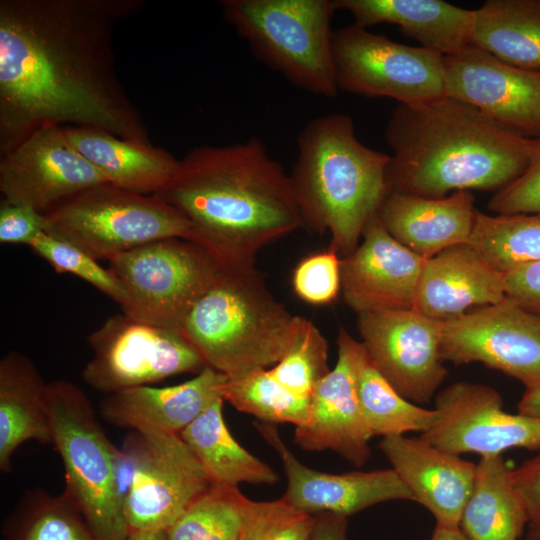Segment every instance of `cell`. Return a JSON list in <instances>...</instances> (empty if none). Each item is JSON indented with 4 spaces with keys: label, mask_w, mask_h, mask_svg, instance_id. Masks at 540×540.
Here are the masks:
<instances>
[{
    "label": "cell",
    "mask_w": 540,
    "mask_h": 540,
    "mask_svg": "<svg viewBox=\"0 0 540 540\" xmlns=\"http://www.w3.org/2000/svg\"><path fill=\"white\" fill-rule=\"evenodd\" d=\"M143 6V0L0 1V155L49 125L151 142L113 52L117 24Z\"/></svg>",
    "instance_id": "obj_1"
},
{
    "label": "cell",
    "mask_w": 540,
    "mask_h": 540,
    "mask_svg": "<svg viewBox=\"0 0 540 540\" xmlns=\"http://www.w3.org/2000/svg\"><path fill=\"white\" fill-rule=\"evenodd\" d=\"M157 194L224 268L255 266L261 248L303 227L289 175L257 138L193 148Z\"/></svg>",
    "instance_id": "obj_2"
},
{
    "label": "cell",
    "mask_w": 540,
    "mask_h": 540,
    "mask_svg": "<svg viewBox=\"0 0 540 540\" xmlns=\"http://www.w3.org/2000/svg\"><path fill=\"white\" fill-rule=\"evenodd\" d=\"M384 137L393 151L388 193L442 198L461 190H501L525 171L529 159L530 138L448 96L398 103Z\"/></svg>",
    "instance_id": "obj_3"
},
{
    "label": "cell",
    "mask_w": 540,
    "mask_h": 540,
    "mask_svg": "<svg viewBox=\"0 0 540 540\" xmlns=\"http://www.w3.org/2000/svg\"><path fill=\"white\" fill-rule=\"evenodd\" d=\"M297 148L289 178L303 227L329 232V250L348 256L388 194L390 155L362 144L351 117L340 113L310 120Z\"/></svg>",
    "instance_id": "obj_4"
},
{
    "label": "cell",
    "mask_w": 540,
    "mask_h": 540,
    "mask_svg": "<svg viewBox=\"0 0 540 540\" xmlns=\"http://www.w3.org/2000/svg\"><path fill=\"white\" fill-rule=\"evenodd\" d=\"M296 318L274 298L255 266L222 267L179 329L206 367L234 379L277 364L291 343Z\"/></svg>",
    "instance_id": "obj_5"
},
{
    "label": "cell",
    "mask_w": 540,
    "mask_h": 540,
    "mask_svg": "<svg viewBox=\"0 0 540 540\" xmlns=\"http://www.w3.org/2000/svg\"><path fill=\"white\" fill-rule=\"evenodd\" d=\"M223 17L252 53L292 85L337 94L331 19L334 0H222Z\"/></svg>",
    "instance_id": "obj_6"
},
{
    "label": "cell",
    "mask_w": 540,
    "mask_h": 540,
    "mask_svg": "<svg viewBox=\"0 0 540 540\" xmlns=\"http://www.w3.org/2000/svg\"><path fill=\"white\" fill-rule=\"evenodd\" d=\"M52 444L65 470L63 491L99 540H126L130 530L117 482L120 449L99 424L83 390L70 381L48 383Z\"/></svg>",
    "instance_id": "obj_7"
},
{
    "label": "cell",
    "mask_w": 540,
    "mask_h": 540,
    "mask_svg": "<svg viewBox=\"0 0 540 540\" xmlns=\"http://www.w3.org/2000/svg\"><path fill=\"white\" fill-rule=\"evenodd\" d=\"M44 216L46 233L95 260H110L161 239L191 237L188 221L158 194H139L112 183L86 188Z\"/></svg>",
    "instance_id": "obj_8"
},
{
    "label": "cell",
    "mask_w": 540,
    "mask_h": 540,
    "mask_svg": "<svg viewBox=\"0 0 540 540\" xmlns=\"http://www.w3.org/2000/svg\"><path fill=\"white\" fill-rule=\"evenodd\" d=\"M108 261L123 292L122 313L173 328H180L222 268L202 247L182 238L153 241Z\"/></svg>",
    "instance_id": "obj_9"
},
{
    "label": "cell",
    "mask_w": 540,
    "mask_h": 540,
    "mask_svg": "<svg viewBox=\"0 0 540 540\" xmlns=\"http://www.w3.org/2000/svg\"><path fill=\"white\" fill-rule=\"evenodd\" d=\"M338 89L413 105L445 96L443 55L407 46L355 23L334 30Z\"/></svg>",
    "instance_id": "obj_10"
},
{
    "label": "cell",
    "mask_w": 540,
    "mask_h": 540,
    "mask_svg": "<svg viewBox=\"0 0 540 540\" xmlns=\"http://www.w3.org/2000/svg\"><path fill=\"white\" fill-rule=\"evenodd\" d=\"M87 341L93 357L82 378L106 394L150 386L183 373L198 374L206 367L179 328L139 321L123 313L108 318Z\"/></svg>",
    "instance_id": "obj_11"
},
{
    "label": "cell",
    "mask_w": 540,
    "mask_h": 540,
    "mask_svg": "<svg viewBox=\"0 0 540 540\" xmlns=\"http://www.w3.org/2000/svg\"><path fill=\"white\" fill-rule=\"evenodd\" d=\"M123 449L133 471L123 501L130 531H166L211 485L180 434L134 430Z\"/></svg>",
    "instance_id": "obj_12"
},
{
    "label": "cell",
    "mask_w": 540,
    "mask_h": 540,
    "mask_svg": "<svg viewBox=\"0 0 540 540\" xmlns=\"http://www.w3.org/2000/svg\"><path fill=\"white\" fill-rule=\"evenodd\" d=\"M440 353L455 365L479 362L540 389V316L510 298L439 320Z\"/></svg>",
    "instance_id": "obj_13"
},
{
    "label": "cell",
    "mask_w": 540,
    "mask_h": 540,
    "mask_svg": "<svg viewBox=\"0 0 540 540\" xmlns=\"http://www.w3.org/2000/svg\"><path fill=\"white\" fill-rule=\"evenodd\" d=\"M437 423L420 435L430 444L460 455L500 456L508 449H540V417L508 413L492 387L455 382L435 398Z\"/></svg>",
    "instance_id": "obj_14"
},
{
    "label": "cell",
    "mask_w": 540,
    "mask_h": 540,
    "mask_svg": "<svg viewBox=\"0 0 540 540\" xmlns=\"http://www.w3.org/2000/svg\"><path fill=\"white\" fill-rule=\"evenodd\" d=\"M357 327L371 363L407 400L430 402L446 378L439 320L415 309L359 313Z\"/></svg>",
    "instance_id": "obj_15"
},
{
    "label": "cell",
    "mask_w": 540,
    "mask_h": 540,
    "mask_svg": "<svg viewBox=\"0 0 540 540\" xmlns=\"http://www.w3.org/2000/svg\"><path fill=\"white\" fill-rule=\"evenodd\" d=\"M104 183L110 182L73 147L62 126L42 127L0 155L2 201L43 214L70 196Z\"/></svg>",
    "instance_id": "obj_16"
},
{
    "label": "cell",
    "mask_w": 540,
    "mask_h": 540,
    "mask_svg": "<svg viewBox=\"0 0 540 540\" xmlns=\"http://www.w3.org/2000/svg\"><path fill=\"white\" fill-rule=\"evenodd\" d=\"M445 96L527 138L540 136V72L509 65L472 44L443 57Z\"/></svg>",
    "instance_id": "obj_17"
},
{
    "label": "cell",
    "mask_w": 540,
    "mask_h": 540,
    "mask_svg": "<svg viewBox=\"0 0 540 540\" xmlns=\"http://www.w3.org/2000/svg\"><path fill=\"white\" fill-rule=\"evenodd\" d=\"M337 346L336 365L315 387L308 422L296 427L294 440L304 450H333L361 467L370 457L372 438L358 399V377L366 352L342 327Z\"/></svg>",
    "instance_id": "obj_18"
},
{
    "label": "cell",
    "mask_w": 540,
    "mask_h": 540,
    "mask_svg": "<svg viewBox=\"0 0 540 540\" xmlns=\"http://www.w3.org/2000/svg\"><path fill=\"white\" fill-rule=\"evenodd\" d=\"M362 237V243L340 259L345 303L358 314L414 309L427 259L394 239L378 212L366 223Z\"/></svg>",
    "instance_id": "obj_19"
},
{
    "label": "cell",
    "mask_w": 540,
    "mask_h": 540,
    "mask_svg": "<svg viewBox=\"0 0 540 540\" xmlns=\"http://www.w3.org/2000/svg\"><path fill=\"white\" fill-rule=\"evenodd\" d=\"M256 429L278 453L287 477L282 499L311 515L349 517L370 506L413 497L392 469L331 474L302 464L283 442L274 424L258 423Z\"/></svg>",
    "instance_id": "obj_20"
},
{
    "label": "cell",
    "mask_w": 540,
    "mask_h": 540,
    "mask_svg": "<svg viewBox=\"0 0 540 540\" xmlns=\"http://www.w3.org/2000/svg\"><path fill=\"white\" fill-rule=\"evenodd\" d=\"M379 448L410 491L413 501L434 516L436 525L459 527L474 485L477 463L440 449L421 437H384Z\"/></svg>",
    "instance_id": "obj_21"
},
{
    "label": "cell",
    "mask_w": 540,
    "mask_h": 540,
    "mask_svg": "<svg viewBox=\"0 0 540 540\" xmlns=\"http://www.w3.org/2000/svg\"><path fill=\"white\" fill-rule=\"evenodd\" d=\"M504 273L470 244L449 247L425 261L414 309L444 320L506 298Z\"/></svg>",
    "instance_id": "obj_22"
},
{
    "label": "cell",
    "mask_w": 540,
    "mask_h": 540,
    "mask_svg": "<svg viewBox=\"0 0 540 540\" xmlns=\"http://www.w3.org/2000/svg\"><path fill=\"white\" fill-rule=\"evenodd\" d=\"M227 378L205 367L181 384L140 386L107 394L99 411L104 420L115 426L180 434L212 402L223 398Z\"/></svg>",
    "instance_id": "obj_23"
},
{
    "label": "cell",
    "mask_w": 540,
    "mask_h": 540,
    "mask_svg": "<svg viewBox=\"0 0 540 540\" xmlns=\"http://www.w3.org/2000/svg\"><path fill=\"white\" fill-rule=\"evenodd\" d=\"M476 210L471 191L442 198L389 192L378 215L388 233L424 259L469 242Z\"/></svg>",
    "instance_id": "obj_24"
},
{
    "label": "cell",
    "mask_w": 540,
    "mask_h": 540,
    "mask_svg": "<svg viewBox=\"0 0 540 540\" xmlns=\"http://www.w3.org/2000/svg\"><path fill=\"white\" fill-rule=\"evenodd\" d=\"M334 4L337 10L349 11L359 26L395 24L421 47L443 56L470 44L474 10L442 0H334Z\"/></svg>",
    "instance_id": "obj_25"
},
{
    "label": "cell",
    "mask_w": 540,
    "mask_h": 540,
    "mask_svg": "<svg viewBox=\"0 0 540 540\" xmlns=\"http://www.w3.org/2000/svg\"><path fill=\"white\" fill-rule=\"evenodd\" d=\"M62 129L73 147L110 183L135 193H159L179 167L180 160L151 142L122 139L89 127L62 126Z\"/></svg>",
    "instance_id": "obj_26"
},
{
    "label": "cell",
    "mask_w": 540,
    "mask_h": 540,
    "mask_svg": "<svg viewBox=\"0 0 540 540\" xmlns=\"http://www.w3.org/2000/svg\"><path fill=\"white\" fill-rule=\"evenodd\" d=\"M47 387L34 363L18 351L0 361V470L11 469L15 450L25 441L52 443Z\"/></svg>",
    "instance_id": "obj_27"
},
{
    "label": "cell",
    "mask_w": 540,
    "mask_h": 540,
    "mask_svg": "<svg viewBox=\"0 0 540 540\" xmlns=\"http://www.w3.org/2000/svg\"><path fill=\"white\" fill-rule=\"evenodd\" d=\"M223 398L212 402L180 436L194 453L211 484H274L275 470L248 452L232 436L223 417Z\"/></svg>",
    "instance_id": "obj_28"
},
{
    "label": "cell",
    "mask_w": 540,
    "mask_h": 540,
    "mask_svg": "<svg viewBox=\"0 0 540 540\" xmlns=\"http://www.w3.org/2000/svg\"><path fill=\"white\" fill-rule=\"evenodd\" d=\"M502 455L480 457L459 528L469 540H519L528 518Z\"/></svg>",
    "instance_id": "obj_29"
},
{
    "label": "cell",
    "mask_w": 540,
    "mask_h": 540,
    "mask_svg": "<svg viewBox=\"0 0 540 540\" xmlns=\"http://www.w3.org/2000/svg\"><path fill=\"white\" fill-rule=\"evenodd\" d=\"M470 44L540 72V0H488L474 10Z\"/></svg>",
    "instance_id": "obj_30"
},
{
    "label": "cell",
    "mask_w": 540,
    "mask_h": 540,
    "mask_svg": "<svg viewBox=\"0 0 540 540\" xmlns=\"http://www.w3.org/2000/svg\"><path fill=\"white\" fill-rule=\"evenodd\" d=\"M4 540H99L63 492L34 489L22 496L3 524Z\"/></svg>",
    "instance_id": "obj_31"
},
{
    "label": "cell",
    "mask_w": 540,
    "mask_h": 540,
    "mask_svg": "<svg viewBox=\"0 0 540 540\" xmlns=\"http://www.w3.org/2000/svg\"><path fill=\"white\" fill-rule=\"evenodd\" d=\"M358 399L372 437L384 438L408 432L422 434L439 419L435 408H423L400 395L371 363L367 354L359 372Z\"/></svg>",
    "instance_id": "obj_32"
},
{
    "label": "cell",
    "mask_w": 540,
    "mask_h": 540,
    "mask_svg": "<svg viewBox=\"0 0 540 540\" xmlns=\"http://www.w3.org/2000/svg\"><path fill=\"white\" fill-rule=\"evenodd\" d=\"M502 273L540 261V216L487 215L476 212L468 242Z\"/></svg>",
    "instance_id": "obj_33"
},
{
    "label": "cell",
    "mask_w": 540,
    "mask_h": 540,
    "mask_svg": "<svg viewBox=\"0 0 540 540\" xmlns=\"http://www.w3.org/2000/svg\"><path fill=\"white\" fill-rule=\"evenodd\" d=\"M248 500L238 487L211 484L165 531L166 540H239Z\"/></svg>",
    "instance_id": "obj_34"
},
{
    "label": "cell",
    "mask_w": 540,
    "mask_h": 540,
    "mask_svg": "<svg viewBox=\"0 0 540 540\" xmlns=\"http://www.w3.org/2000/svg\"><path fill=\"white\" fill-rule=\"evenodd\" d=\"M310 398L289 391L275 378L270 368L239 378H227L223 388L224 401L257 417L262 423L274 425L304 426L309 419Z\"/></svg>",
    "instance_id": "obj_35"
},
{
    "label": "cell",
    "mask_w": 540,
    "mask_h": 540,
    "mask_svg": "<svg viewBox=\"0 0 540 540\" xmlns=\"http://www.w3.org/2000/svg\"><path fill=\"white\" fill-rule=\"evenodd\" d=\"M327 361L326 339L311 321L297 316L291 343L270 370L289 391L310 398L317 384L330 371Z\"/></svg>",
    "instance_id": "obj_36"
},
{
    "label": "cell",
    "mask_w": 540,
    "mask_h": 540,
    "mask_svg": "<svg viewBox=\"0 0 540 540\" xmlns=\"http://www.w3.org/2000/svg\"><path fill=\"white\" fill-rule=\"evenodd\" d=\"M316 516L294 508L282 498L248 500L239 540H310Z\"/></svg>",
    "instance_id": "obj_37"
},
{
    "label": "cell",
    "mask_w": 540,
    "mask_h": 540,
    "mask_svg": "<svg viewBox=\"0 0 540 540\" xmlns=\"http://www.w3.org/2000/svg\"><path fill=\"white\" fill-rule=\"evenodd\" d=\"M29 247L47 261L56 272L73 274L101 291L117 304L123 300L120 284L112 273L77 246L46 232L33 240Z\"/></svg>",
    "instance_id": "obj_38"
},
{
    "label": "cell",
    "mask_w": 540,
    "mask_h": 540,
    "mask_svg": "<svg viewBox=\"0 0 540 540\" xmlns=\"http://www.w3.org/2000/svg\"><path fill=\"white\" fill-rule=\"evenodd\" d=\"M340 259L329 249L303 259L293 274L296 294L311 304L333 301L341 291Z\"/></svg>",
    "instance_id": "obj_39"
},
{
    "label": "cell",
    "mask_w": 540,
    "mask_h": 540,
    "mask_svg": "<svg viewBox=\"0 0 540 540\" xmlns=\"http://www.w3.org/2000/svg\"><path fill=\"white\" fill-rule=\"evenodd\" d=\"M488 207L497 215L540 216V136L530 138L529 159L525 171L499 190L490 200Z\"/></svg>",
    "instance_id": "obj_40"
},
{
    "label": "cell",
    "mask_w": 540,
    "mask_h": 540,
    "mask_svg": "<svg viewBox=\"0 0 540 540\" xmlns=\"http://www.w3.org/2000/svg\"><path fill=\"white\" fill-rule=\"evenodd\" d=\"M45 232V216L32 207L0 205V242L29 244Z\"/></svg>",
    "instance_id": "obj_41"
},
{
    "label": "cell",
    "mask_w": 540,
    "mask_h": 540,
    "mask_svg": "<svg viewBox=\"0 0 540 540\" xmlns=\"http://www.w3.org/2000/svg\"><path fill=\"white\" fill-rule=\"evenodd\" d=\"M504 281L508 298L540 316V261L512 268L504 273Z\"/></svg>",
    "instance_id": "obj_42"
},
{
    "label": "cell",
    "mask_w": 540,
    "mask_h": 540,
    "mask_svg": "<svg viewBox=\"0 0 540 540\" xmlns=\"http://www.w3.org/2000/svg\"><path fill=\"white\" fill-rule=\"evenodd\" d=\"M512 485L528 518V525H540V453L510 470Z\"/></svg>",
    "instance_id": "obj_43"
},
{
    "label": "cell",
    "mask_w": 540,
    "mask_h": 540,
    "mask_svg": "<svg viewBox=\"0 0 540 540\" xmlns=\"http://www.w3.org/2000/svg\"><path fill=\"white\" fill-rule=\"evenodd\" d=\"M310 540H347V517L329 513L316 515Z\"/></svg>",
    "instance_id": "obj_44"
},
{
    "label": "cell",
    "mask_w": 540,
    "mask_h": 540,
    "mask_svg": "<svg viewBox=\"0 0 540 540\" xmlns=\"http://www.w3.org/2000/svg\"><path fill=\"white\" fill-rule=\"evenodd\" d=\"M518 412L529 416L540 417V389L525 391L518 404Z\"/></svg>",
    "instance_id": "obj_45"
},
{
    "label": "cell",
    "mask_w": 540,
    "mask_h": 540,
    "mask_svg": "<svg viewBox=\"0 0 540 540\" xmlns=\"http://www.w3.org/2000/svg\"><path fill=\"white\" fill-rule=\"evenodd\" d=\"M431 540H469L459 527L436 525Z\"/></svg>",
    "instance_id": "obj_46"
},
{
    "label": "cell",
    "mask_w": 540,
    "mask_h": 540,
    "mask_svg": "<svg viewBox=\"0 0 540 540\" xmlns=\"http://www.w3.org/2000/svg\"><path fill=\"white\" fill-rule=\"evenodd\" d=\"M126 540H166L165 531H130Z\"/></svg>",
    "instance_id": "obj_47"
},
{
    "label": "cell",
    "mask_w": 540,
    "mask_h": 540,
    "mask_svg": "<svg viewBox=\"0 0 540 540\" xmlns=\"http://www.w3.org/2000/svg\"><path fill=\"white\" fill-rule=\"evenodd\" d=\"M525 540H540V525H528Z\"/></svg>",
    "instance_id": "obj_48"
}]
</instances>
